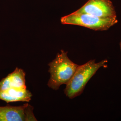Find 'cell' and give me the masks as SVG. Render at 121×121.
Masks as SVG:
<instances>
[{
    "label": "cell",
    "mask_w": 121,
    "mask_h": 121,
    "mask_svg": "<svg viewBox=\"0 0 121 121\" xmlns=\"http://www.w3.org/2000/svg\"><path fill=\"white\" fill-rule=\"evenodd\" d=\"M108 60L104 59L96 62L91 60L83 65H78L73 76L66 84L64 90L65 95L73 99L82 93L87 83L97 71L101 67H106Z\"/></svg>",
    "instance_id": "cell-1"
},
{
    "label": "cell",
    "mask_w": 121,
    "mask_h": 121,
    "mask_svg": "<svg viewBox=\"0 0 121 121\" xmlns=\"http://www.w3.org/2000/svg\"><path fill=\"white\" fill-rule=\"evenodd\" d=\"M67 52L61 50L56 58L48 64L50 78L48 86L54 90H58L62 84H66L72 78L79 65L69 59Z\"/></svg>",
    "instance_id": "cell-2"
},
{
    "label": "cell",
    "mask_w": 121,
    "mask_h": 121,
    "mask_svg": "<svg viewBox=\"0 0 121 121\" xmlns=\"http://www.w3.org/2000/svg\"><path fill=\"white\" fill-rule=\"evenodd\" d=\"M63 24L82 26L91 30L103 31L108 30L118 22L117 17H98L85 13L76 11L61 18Z\"/></svg>",
    "instance_id": "cell-3"
},
{
    "label": "cell",
    "mask_w": 121,
    "mask_h": 121,
    "mask_svg": "<svg viewBox=\"0 0 121 121\" xmlns=\"http://www.w3.org/2000/svg\"><path fill=\"white\" fill-rule=\"evenodd\" d=\"M76 12L103 18L117 17L114 7L110 0H88Z\"/></svg>",
    "instance_id": "cell-4"
},
{
    "label": "cell",
    "mask_w": 121,
    "mask_h": 121,
    "mask_svg": "<svg viewBox=\"0 0 121 121\" xmlns=\"http://www.w3.org/2000/svg\"><path fill=\"white\" fill-rule=\"evenodd\" d=\"M36 121L29 104L20 106L0 107V121Z\"/></svg>",
    "instance_id": "cell-5"
},
{
    "label": "cell",
    "mask_w": 121,
    "mask_h": 121,
    "mask_svg": "<svg viewBox=\"0 0 121 121\" xmlns=\"http://www.w3.org/2000/svg\"><path fill=\"white\" fill-rule=\"evenodd\" d=\"M25 73L21 69L16 68L0 82V91H4L10 88L26 89L25 84Z\"/></svg>",
    "instance_id": "cell-6"
},
{
    "label": "cell",
    "mask_w": 121,
    "mask_h": 121,
    "mask_svg": "<svg viewBox=\"0 0 121 121\" xmlns=\"http://www.w3.org/2000/svg\"><path fill=\"white\" fill-rule=\"evenodd\" d=\"M32 94L26 89L10 88L4 91H0V99L7 103L14 102H29Z\"/></svg>",
    "instance_id": "cell-7"
},
{
    "label": "cell",
    "mask_w": 121,
    "mask_h": 121,
    "mask_svg": "<svg viewBox=\"0 0 121 121\" xmlns=\"http://www.w3.org/2000/svg\"><path fill=\"white\" fill-rule=\"evenodd\" d=\"M119 45H120V50H121V41H120V43H119Z\"/></svg>",
    "instance_id": "cell-8"
}]
</instances>
